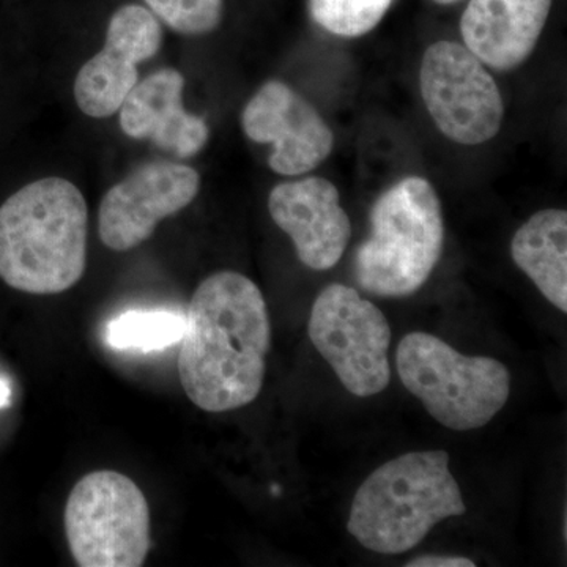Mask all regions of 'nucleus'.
Returning a JSON list of instances; mask_svg holds the SVG:
<instances>
[{"instance_id": "nucleus-15", "label": "nucleus", "mask_w": 567, "mask_h": 567, "mask_svg": "<svg viewBox=\"0 0 567 567\" xmlns=\"http://www.w3.org/2000/svg\"><path fill=\"white\" fill-rule=\"evenodd\" d=\"M514 264L539 292L567 312V213L546 208L535 213L511 241Z\"/></svg>"}, {"instance_id": "nucleus-6", "label": "nucleus", "mask_w": 567, "mask_h": 567, "mask_svg": "<svg viewBox=\"0 0 567 567\" xmlns=\"http://www.w3.org/2000/svg\"><path fill=\"white\" fill-rule=\"evenodd\" d=\"M63 520L78 566L140 567L151 550V507L122 473L100 470L78 481Z\"/></svg>"}, {"instance_id": "nucleus-14", "label": "nucleus", "mask_w": 567, "mask_h": 567, "mask_svg": "<svg viewBox=\"0 0 567 567\" xmlns=\"http://www.w3.org/2000/svg\"><path fill=\"white\" fill-rule=\"evenodd\" d=\"M550 9L551 0H470L462 39L487 69L516 70L535 52Z\"/></svg>"}, {"instance_id": "nucleus-16", "label": "nucleus", "mask_w": 567, "mask_h": 567, "mask_svg": "<svg viewBox=\"0 0 567 567\" xmlns=\"http://www.w3.org/2000/svg\"><path fill=\"white\" fill-rule=\"evenodd\" d=\"M186 316L171 311H126L112 319L104 341L114 350L156 352L182 341Z\"/></svg>"}, {"instance_id": "nucleus-9", "label": "nucleus", "mask_w": 567, "mask_h": 567, "mask_svg": "<svg viewBox=\"0 0 567 567\" xmlns=\"http://www.w3.org/2000/svg\"><path fill=\"white\" fill-rule=\"evenodd\" d=\"M199 188V174L185 164H142L104 194L100 238L112 251H130L148 240L164 218L188 207Z\"/></svg>"}, {"instance_id": "nucleus-8", "label": "nucleus", "mask_w": 567, "mask_h": 567, "mask_svg": "<svg viewBox=\"0 0 567 567\" xmlns=\"http://www.w3.org/2000/svg\"><path fill=\"white\" fill-rule=\"evenodd\" d=\"M421 96L447 140L481 145L502 128L505 103L487 66L465 44L436 41L420 69Z\"/></svg>"}, {"instance_id": "nucleus-20", "label": "nucleus", "mask_w": 567, "mask_h": 567, "mask_svg": "<svg viewBox=\"0 0 567 567\" xmlns=\"http://www.w3.org/2000/svg\"><path fill=\"white\" fill-rule=\"evenodd\" d=\"M11 404V388L9 383L0 380V409H6Z\"/></svg>"}, {"instance_id": "nucleus-7", "label": "nucleus", "mask_w": 567, "mask_h": 567, "mask_svg": "<svg viewBox=\"0 0 567 567\" xmlns=\"http://www.w3.org/2000/svg\"><path fill=\"white\" fill-rule=\"evenodd\" d=\"M308 333L317 352L353 395L371 398L390 385V323L353 287H324L312 305Z\"/></svg>"}, {"instance_id": "nucleus-3", "label": "nucleus", "mask_w": 567, "mask_h": 567, "mask_svg": "<svg viewBox=\"0 0 567 567\" xmlns=\"http://www.w3.org/2000/svg\"><path fill=\"white\" fill-rule=\"evenodd\" d=\"M465 513L446 451H415L368 476L354 494L347 529L368 550L401 555L440 522Z\"/></svg>"}, {"instance_id": "nucleus-1", "label": "nucleus", "mask_w": 567, "mask_h": 567, "mask_svg": "<svg viewBox=\"0 0 567 567\" xmlns=\"http://www.w3.org/2000/svg\"><path fill=\"white\" fill-rule=\"evenodd\" d=\"M178 375L189 401L208 413L251 404L262 391L271 323L259 287L218 271L197 287L186 315Z\"/></svg>"}, {"instance_id": "nucleus-21", "label": "nucleus", "mask_w": 567, "mask_h": 567, "mask_svg": "<svg viewBox=\"0 0 567 567\" xmlns=\"http://www.w3.org/2000/svg\"><path fill=\"white\" fill-rule=\"evenodd\" d=\"M432 2L439 3V6H453V3L461 2V0H432Z\"/></svg>"}, {"instance_id": "nucleus-10", "label": "nucleus", "mask_w": 567, "mask_h": 567, "mask_svg": "<svg viewBox=\"0 0 567 567\" xmlns=\"http://www.w3.org/2000/svg\"><path fill=\"white\" fill-rule=\"evenodd\" d=\"M241 126L249 140L274 145L268 166L284 177L311 173L333 152L328 123L286 82H265L246 103Z\"/></svg>"}, {"instance_id": "nucleus-11", "label": "nucleus", "mask_w": 567, "mask_h": 567, "mask_svg": "<svg viewBox=\"0 0 567 567\" xmlns=\"http://www.w3.org/2000/svg\"><path fill=\"white\" fill-rule=\"evenodd\" d=\"M162 43V22L151 10L130 3L115 11L103 50L84 63L74 81L80 110L95 118L114 115L140 82L137 63L156 55Z\"/></svg>"}, {"instance_id": "nucleus-18", "label": "nucleus", "mask_w": 567, "mask_h": 567, "mask_svg": "<svg viewBox=\"0 0 567 567\" xmlns=\"http://www.w3.org/2000/svg\"><path fill=\"white\" fill-rule=\"evenodd\" d=\"M148 10L183 35H205L223 21L224 0H144Z\"/></svg>"}, {"instance_id": "nucleus-5", "label": "nucleus", "mask_w": 567, "mask_h": 567, "mask_svg": "<svg viewBox=\"0 0 567 567\" xmlns=\"http://www.w3.org/2000/svg\"><path fill=\"white\" fill-rule=\"evenodd\" d=\"M395 364L402 385L451 431L484 427L509 399L511 374L502 361L458 353L434 334H406Z\"/></svg>"}, {"instance_id": "nucleus-4", "label": "nucleus", "mask_w": 567, "mask_h": 567, "mask_svg": "<svg viewBox=\"0 0 567 567\" xmlns=\"http://www.w3.org/2000/svg\"><path fill=\"white\" fill-rule=\"evenodd\" d=\"M371 234L354 252L353 274L365 292L402 298L417 292L445 246L442 203L431 182L412 175L380 194Z\"/></svg>"}, {"instance_id": "nucleus-19", "label": "nucleus", "mask_w": 567, "mask_h": 567, "mask_svg": "<svg viewBox=\"0 0 567 567\" xmlns=\"http://www.w3.org/2000/svg\"><path fill=\"white\" fill-rule=\"evenodd\" d=\"M406 567H475L473 559L464 557H451V555H424L410 559Z\"/></svg>"}, {"instance_id": "nucleus-17", "label": "nucleus", "mask_w": 567, "mask_h": 567, "mask_svg": "<svg viewBox=\"0 0 567 567\" xmlns=\"http://www.w3.org/2000/svg\"><path fill=\"white\" fill-rule=\"evenodd\" d=\"M393 0H309L312 20L333 35L357 39L374 31Z\"/></svg>"}, {"instance_id": "nucleus-13", "label": "nucleus", "mask_w": 567, "mask_h": 567, "mask_svg": "<svg viewBox=\"0 0 567 567\" xmlns=\"http://www.w3.org/2000/svg\"><path fill=\"white\" fill-rule=\"evenodd\" d=\"M185 78L163 69L137 82L121 106V126L133 140L152 141L181 158L196 155L207 144L210 130L203 117L183 107Z\"/></svg>"}, {"instance_id": "nucleus-2", "label": "nucleus", "mask_w": 567, "mask_h": 567, "mask_svg": "<svg viewBox=\"0 0 567 567\" xmlns=\"http://www.w3.org/2000/svg\"><path fill=\"white\" fill-rule=\"evenodd\" d=\"M89 208L73 183L41 178L0 205V279L31 295H58L87 267Z\"/></svg>"}, {"instance_id": "nucleus-12", "label": "nucleus", "mask_w": 567, "mask_h": 567, "mask_svg": "<svg viewBox=\"0 0 567 567\" xmlns=\"http://www.w3.org/2000/svg\"><path fill=\"white\" fill-rule=\"evenodd\" d=\"M268 210L293 241L298 259L311 270H330L344 256L352 224L338 188L328 178L279 183L268 197Z\"/></svg>"}]
</instances>
